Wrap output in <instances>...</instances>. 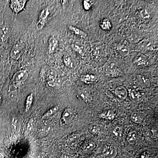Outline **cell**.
I'll list each match as a JSON object with an SVG mask.
<instances>
[{
  "label": "cell",
  "mask_w": 158,
  "mask_h": 158,
  "mask_svg": "<svg viewBox=\"0 0 158 158\" xmlns=\"http://www.w3.org/2000/svg\"><path fill=\"white\" fill-rule=\"evenodd\" d=\"M103 69L106 75L112 77H118L120 73V69L118 67V63L113 60L105 63L103 65Z\"/></svg>",
  "instance_id": "obj_1"
},
{
  "label": "cell",
  "mask_w": 158,
  "mask_h": 158,
  "mask_svg": "<svg viewBox=\"0 0 158 158\" xmlns=\"http://www.w3.org/2000/svg\"><path fill=\"white\" fill-rule=\"evenodd\" d=\"M75 118V112L71 108H68L65 109L62 114L60 120V124L61 126H66L72 122Z\"/></svg>",
  "instance_id": "obj_2"
},
{
  "label": "cell",
  "mask_w": 158,
  "mask_h": 158,
  "mask_svg": "<svg viewBox=\"0 0 158 158\" xmlns=\"http://www.w3.org/2000/svg\"><path fill=\"white\" fill-rule=\"evenodd\" d=\"M49 14V11L48 9L42 10L40 14L38 20L36 25L37 29L39 30L44 27L46 24V20Z\"/></svg>",
  "instance_id": "obj_3"
},
{
  "label": "cell",
  "mask_w": 158,
  "mask_h": 158,
  "mask_svg": "<svg viewBox=\"0 0 158 158\" xmlns=\"http://www.w3.org/2000/svg\"><path fill=\"white\" fill-rule=\"evenodd\" d=\"M114 94L117 100L122 102L126 99L128 95V92L125 87L120 86L116 88Z\"/></svg>",
  "instance_id": "obj_4"
},
{
  "label": "cell",
  "mask_w": 158,
  "mask_h": 158,
  "mask_svg": "<svg viewBox=\"0 0 158 158\" xmlns=\"http://www.w3.org/2000/svg\"><path fill=\"white\" fill-rule=\"evenodd\" d=\"M133 63L139 67H145L148 66L149 61L146 55L139 53L135 56L133 59Z\"/></svg>",
  "instance_id": "obj_5"
},
{
  "label": "cell",
  "mask_w": 158,
  "mask_h": 158,
  "mask_svg": "<svg viewBox=\"0 0 158 158\" xmlns=\"http://www.w3.org/2000/svg\"><path fill=\"white\" fill-rule=\"evenodd\" d=\"M28 77V73L24 70L17 71L13 75L12 81L14 83H21L25 81Z\"/></svg>",
  "instance_id": "obj_6"
},
{
  "label": "cell",
  "mask_w": 158,
  "mask_h": 158,
  "mask_svg": "<svg viewBox=\"0 0 158 158\" xmlns=\"http://www.w3.org/2000/svg\"><path fill=\"white\" fill-rule=\"evenodd\" d=\"M26 1H11L10 7L15 13H18L24 8Z\"/></svg>",
  "instance_id": "obj_7"
},
{
  "label": "cell",
  "mask_w": 158,
  "mask_h": 158,
  "mask_svg": "<svg viewBox=\"0 0 158 158\" xmlns=\"http://www.w3.org/2000/svg\"><path fill=\"white\" fill-rule=\"evenodd\" d=\"M104 156L107 158H114L117 154V151L114 145H110L105 147L103 151Z\"/></svg>",
  "instance_id": "obj_8"
},
{
  "label": "cell",
  "mask_w": 158,
  "mask_h": 158,
  "mask_svg": "<svg viewBox=\"0 0 158 158\" xmlns=\"http://www.w3.org/2000/svg\"><path fill=\"white\" fill-rule=\"evenodd\" d=\"M137 46L138 49L142 51L151 50L154 47L153 42L149 39H144L140 41Z\"/></svg>",
  "instance_id": "obj_9"
},
{
  "label": "cell",
  "mask_w": 158,
  "mask_h": 158,
  "mask_svg": "<svg viewBox=\"0 0 158 158\" xmlns=\"http://www.w3.org/2000/svg\"><path fill=\"white\" fill-rule=\"evenodd\" d=\"M22 52V48L19 44H15L13 46L11 51V57L14 60H18L21 57Z\"/></svg>",
  "instance_id": "obj_10"
},
{
  "label": "cell",
  "mask_w": 158,
  "mask_h": 158,
  "mask_svg": "<svg viewBox=\"0 0 158 158\" xmlns=\"http://www.w3.org/2000/svg\"><path fill=\"white\" fill-rule=\"evenodd\" d=\"M58 40L55 37L51 36L48 40V51L49 54L54 53L58 47Z\"/></svg>",
  "instance_id": "obj_11"
},
{
  "label": "cell",
  "mask_w": 158,
  "mask_h": 158,
  "mask_svg": "<svg viewBox=\"0 0 158 158\" xmlns=\"http://www.w3.org/2000/svg\"><path fill=\"white\" fill-rule=\"evenodd\" d=\"M81 80L84 83L89 84L96 82L97 81V77L94 74H85L81 76Z\"/></svg>",
  "instance_id": "obj_12"
},
{
  "label": "cell",
  "mask_w": 158,
  "mask_h": 158,
  "mask_svg": "<svg viewBox=\"0 0 158 158\" xmlns=\"http://www.w3.org/2000/svg\"><path fill=\"white\" fill-rule=\"evenodd\" d=\"M99 117L107 121L111 122L114 120L115 116L114 112L111 110H107L100 113Z\"/></svg>",
  "instance_id": "obj_13"
},
{
  "label": "cell",
  "mask_w": 158,
  "mask_h": 158,
  "mask_svg": "<svg viewBox=\"0 0 158 158\" xmlns=\"http://www.w3.org/2000/svg\"><path fill=\"white\" fill-rule=\"evenodd\" d=\"M138 138L139 137L137 131L133 130L128 133L126 137V140L129 144L133 145L137 142Z\"/></svg>",
  "instance_id": "obj_14"
},
{
  "label": "cell",
  "mask_w": 158,
  "mask_h": 158,
  "mask_svg": "<svg viewBox=\"0 0 158 158\" xmlns=\"http://www.w3.org/2000/svg\"><path fill=\"white\" fill-rule=\"evenodd\" d=\"M130 120L133 123L137 124H140L143 121V116L140 112H134L130 115Z\"/></svg>",
  "instance_id": "obj_15"
},
{
  "label": "cell",
  "mask_w": 158,
  "mask_h": 158,
  "mask_svg": "<svg viewBox=\"0 0 158 158\" xmlns=\"http://www.w3.org/2000/svg\"><path fill=\"white\" fill-rule=\"evenodd\" d=\"M80 96L85 102L87 103L90 102L91 101L92 97L91 93L88 89H83L80 92Z\"/></svg>",
  "instance_id": "obj_16"
},
{
  "label": "cell",
  "mask_w": 158,
  "mask_h": 158,
  "mask_svg": "<svg viewBox=\"0 0 158 158\" xmlns=\"http://www.w3.org/2000/svg\"><path fill=\"white\" fill-rule=\"evenodd\" d=\"M68 28L69 30H70L71 32H72L75 35L78 36L79 37L83 38L87 37V33H85V32L75 27V26H69Z\"/></svg>",
  "instance_id": "obj_17"
},
{
  "label": "cell",
  "mask_w": 158,
  "mask_h": 158,
  "mask_svg": "<svg viewBox=\"0 0 158 158\" xmlns=\"http://www.w3.org/2000/svg\"><path fill=\"white\" fill-rule=\"evenodd\" d=\"M117 51L122 56L125 57L129 54L130 49L129 47L125 44L119 45L117 48Z\"/></svg>",
  "instance_id": "obj_18"
},
{
  "label": "cell",
  "mask_w": 158,
  "mask_h": 158,
  "mask_svg": "<svg viewBox=\"0 0 158 158\" xmlns=\"http://www.w3.org/2000/svg\"><path fill=\"white\" fill-rule=\"evenodd\" d=\"M100 26L102 30L106 31L110 30L112 28L111 22L108 19H104L100 24Z\"/></svg>",
  "instance_id": "obj_19"
},
{
  "label": "cell",
  "mask_w": 158,
  "mask_h": 158,
  "mask_svg": "<svg viewBox=\"0 0 158 158\" xmlns=\"http://www.w3.org/2000/svg\"><path fill=\"white\" fill-rule=\"evenodd\" d=\"M57 74L56 71L53 69H48L46 74V79L49 83H53L55 81Z\"/></svg>",
  "instance_id": "obj_20"
},
{
  "label": "cell",
  "mask_w": 158,
  "mask_h": 158,
  "mask_svg": "<svg viewBox=\"0 0 158 158\" xmlns=\"http://www.w3.org/2000/svg\"><path fill=\"white\" fill-rule=\"evenodd\" d=\"M96 145L95 142L91 141H86L83 146V149L86 153H90L95 148Z\"/></svg>",
  "instance_id": "obj_21"
},
{
  "label": "cell",
  "mask_w": 158,
  "mask_h": 158,
  "mask_svg": "<svg viewBox=\"0 0 158 158\" xmlns=\"http://www.w3.org/2000/svg\"><path fill=\"white\" fill-rule=\"evenodd\" d=\"M88 131L90 134L93 135H97L99 134L101 132V128L98 125L92 124L89 126Z\"/></svg>",
  "instance_id": "obj_22"
},
{
  "label": "cell",
  "mask_w": 158,
  "mask_h": 158,
  "mask_svg": "<svg viewBox=\"0 0 158 158\" xmlns=\"http://www.w3.org/2000/svg\"><path fill=\"white\" fill-rule=\"evenodd\" d=\"M157 137H158L157 131L153 129L149 130L146 133V138L149 141H153L154 140L157 139Z\"/></svg>",
  "instance_id": "obj_23"
},
{
  "label": "cell",
  "mask_w": 158,
  "mask_h": 158,
  "mask_svg": "<svg viewBox=\"0 0 158 158\" xmlns=\"http://www.w3.org/2000/svg\"><path fill=\"white\" fill-rule=\"evenodd\" d=\"M58 110H59L58 106H56L53 107L51 109L48 110L43 115V116H42V118L43 119H46V118H48V117H50V116H52L54 114H55L58 111Z\"/></svg>",
  "instance_id": "obj_24"
},
{
  "label": "cell",
  "mask_w": 158,
  "mask_h": 158,
  "mask_svg": "<svg viewBox=\"0 0 158 158\" xmlns=\"http://www.w3.org/2000/svg\"><path fill=\"white\" fill-rule=\"evenodd\" d=\"M34 100V95L30 94L26 97L25 103V111L28 112L30 110Z\"/></svg>",
  "instance_id": "obj_25"
},
{
  "label": "cell",
  "mask_w": 158,
  "mask_h": 158,
  "mask_svg": "<svg viewBox=\"0 0 158 158\" xmlns=\"http://www.w3.org/2000/svg\"><path fill=\"white\" fill-rule=\"evenodd\" d=\"M64 63L67 67L69 68L72 69L73 67V63L71 59V57L67 54H65L63 58Z\"/></svg>",
  "instance_id": "obj_26"
},
{
  "label": "cell",
  "mask_w": 158,
  "mask_h": 158,
  "mask_svg": "<svg viewBox=\"0 0 158 158\" xmlns=\"http://www.w3.org/2000/svg\"><path fill=\"white\" fill-rule=\"evenodd\" d=\"M112 134L116 138H120L123 134V129L120 126H116L113 129Z\"/></svg>",
  "instance_id": "obj_27"
},
{
  "label": "cell",
  "mask_w": 158,
  "mask_h": 158,
  "mask_svg": "<svg viewBox=\"0 0 158 158\" xmlns=\"http://www.w3.org/2000/svg\"><path fill=\"white\" fill-rule=\"evenodd\" d=\"M94 1L91 0H84L83 1V7L86 11H88L91 9L93 5L95 3Z\"/></svg>",
  "instance_id": "obj_28"
},
{
  "label": "cell",
  "mask_w": 158,
  "mask_h": 158,
  "mask_svg": "<svg viewBox=\"0 0 158 158\" xmlns=\"http://www.w3.org/2000/svg\"><path fill=\"white\" fill-rule=\"evenodd\" d=\"M48 69L45 66H44L41 68L40 72V78L42 81L44 82L46 78V74Z\"/></svg>",
  "instance_id": "obj_29"
},
{
  "label": "cell",
  "mask_w": 158,
  "mask_h": 158,
  "mask_svg": "<svg viewBox=\"0 0 158 158\" xmlns=\"http://www.w3.org/2000/svg\"><path fill=\"white\" fill-rule=\"evenodd\" d=\"M12 125L14 127V129L16 131H18L19 129L20 124L19 121L16 118H13L12 120Z\"/></svg>",
  "instance_id": "obj_30"
},
{
  "label": "cell",
  "mask_w": 158,
  "mask_h": 158,
  "mask_svg": "<svg viewBox=\"0 0 158 158\" xmlns=\"http://www.w3.org/2000/svg\"><path fill=\"white\" fill-rule=\"evenodd\" d=\"M79 139H80L79 136L76 134L74 135L69 139V142H70V143H77Z\"/></svg>",
  "instance_id": "obj_31"
},
{
  "label": "cell",
  "mask_w": 158,
  "mask_h": 158,
  "mask_svg": "<svg viewBox=\"0 0 158 158\" xmlns=\"http://www.w3.org/2000/svg\"><path fill=\"white\" fill-rule=\"evenodd\" d=\"M149 153L147 151H144L140 155L139 158H149Z\"/></svg>",
  "instance_id": "obj_32"
},
{
  "label": "cell",
  "mask_w": 158,
  "mask_h": 158,
  "mask_svg": "<svg viewBox=\"0 0 158 158\" xmlns=\"http://www.w3.org/2000/svg\"><path fill=\"white\" fill-rule=\"evenodd\" d=\"M33 120H31L27 125V131L30 132L33 126Z\"/></svg>",
  "instance_id": "obj_33"
},
{
  "label": "cell",
  "mask_w": 158,
  "mask_h": 158,
  "mask_svg": "<svg viewBox=\"0 0 158 158\" xmlns=\"http://www.w3.org/2000/svg\"><path fill=\"white\" fill-rule=\"evenodd\" d=\"M73 48L75 50V51H77V52H81V48L80 47H79L77 45H76V44H73L72 45Z\"/></svg>",
  "instance_id": "obj_34"
},
{
  "label": "cell",
  "mask_w": 158,
  "mask_h": 158,
  "mask_svg": "<svg viewBox=\"0 0 158 158\" xmlns=\"http://www.w3.org/2000/svg\"><path fill=\"white\" fill-rule=\"evenodd\" d=\"M35 158H45V157L44 155L43 154V153H39L36 156Z\"/></svg>",
  "instance_id": "obj_35"
},
{
  "label": "cell",
  "mask_w": 158,
  "mask_h": 158,
  "mask_svg": "<svg viewBox=\"0 0 158 158\" xmlns=\"http://www.w3.org/2000/svg\"><path fill=\"white\" fill-rule=\"evenodd\" d=\"M61 158H71V157L67 155L64 154L61 156Z\"/></svg>",
  "instance_id": "obj_36"
},
{
  "label": "cell",
  "mask_w": 158,
  "mask_h": 158,
  "mask_svg": "<svg viewBox=\"0 0 158 158\" xmlns=\"http://www.w3.org/2000/svg\"><path fill=\"white\" fill-rule=\"evenodd\" d=\"M4 155H3L0 153V158H4Z\"/></svg>",
  "instance_id": "obj_37"
},
{
  "label": "cell",
  "mask_w": 158,
  "mask_h": 158,
  "mask_svg": "<svg viewBox=\"0 0 158 158\" xmlns=\"http://www.w3.org/2000/svg\"><path fill=\"white\" fill-rule=\"evenodd\" d=\"M0 103H1V101H0Z\"/></svg>",
  "instance_id": "obj_38"
},
{
  "label": "cell",
  "mask_w": 158,
  "mask_h": 158,
  "mask_svg": "<svg viewBox=\"0 0 158 158\" xmlns=\"http://www.w3.org/2000/svg\"></svg>",
  "instance_id": "obj_39"
}]
</instances>
